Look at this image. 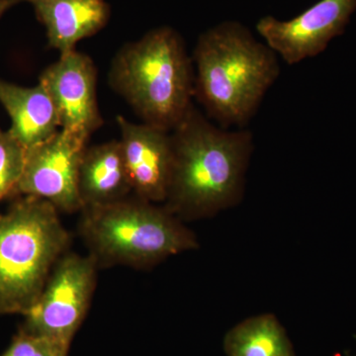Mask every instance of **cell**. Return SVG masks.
Listing matches in <instances>:
<instances>
[{
    "label": "cell",
    "mask_w": 356,
    "mask_h": 356,
    "mask_svg": "<svg viewBox=\"0 0 356 356\" xmlns=\"http://www.w3.org/2000/svg\"><path fill=\"white\" fill-rule=\"evenodd\" d=\"M58 214L34 196L17 199L0 214V315L24 316L69 252L72 238Z\"/></svg>",
    "instance_id": "5b68a950"
},
{
    "label": "cell",
    "mask_w": 356,
    "mask_h": 356,
    "mask_svg": "<svg viewBox=\"0 0 356 356\" xmlns=\"http://www.w3.org/2000/svg\"><path fill=\"white\" fill-rule=\"evenodd\" d=\"M34 7L40 22L46 28L50 48L60 55L76 50L81 40L97 34L110 18L105 0H24Z\"/></svg>",
    "instance_id": "8fae6325"
},
{
    "label": "cell",
    "mask_w": 356,
    "mask_h": 356,
    "mask_svg": "<svg viewBox=\"0 0 356 356\" xmlns=\"http://www.w3.org/2000/svg\"><path fill=\"white\" fill-rule=\"evenodd\" d=\"M22 1H24V0H0V17H1L7 10H9L11 7Z\"/></svg>",
    "instance_id": "e0dca14e"
},
{
    "label": "cell",
    "mask_w": 356,
    "mask_h": 356,
    "mask_svg": "<svg viewBox=\"0 0 356 356\" xmlns=\"http://www.w3.org/2000/svg\"><path fill=\"white\" fill-rule=\"evenodd\" d=\"M97 70L86 54L76 50L60 55L39 77L57 110L60 130L86 142L103 125L98 108Z\"/></svg>",
    "instance_id": "9c48e42d"
},
{
    "label": "cell",
    "mask_w": 356,
    "mask_h": 356,
    "mask_svg": "<svg viewBox=\"0 0 356 356\" xmlns=\"http://www.w3.org/2000/svg\"><path fill=\"white\" fill-rule=\"evenodd\" d=\"M27 149L10 133L0 130V202L17 195Z\"/></svg>",
    "instance_id": "9a60e30c"
},
{
    "label": "cell",
    "mask_w": 356,
    "mask_h": 356,
    "mask_svg": "<svg viewBox=\"0 0 356 356\" xmlns=\"http://www.w3.org/2000/svg\"><path fill=\"white\" fill-rule=\"evenodd\" d=\"M228 356H295L284 327L271 314L254 316L232 327L224 337Z\"/></svg>",
    "instance_id": "5bb4252c"
},
{
    "label": "cell",
    "mask_w": 356,
    "mask_h": 356,
    "mask_svg": "<svg viewBox=\"0 0 356 356\" xmlns=\"http://www.w3.org/2000/svg\"><path fill=\"white\" fill-rule=\"evenodd\" d=\"M97 269L90 255L65 252L54 266L39 298L25 314L21 329L44 337L67 355L88 315Z\"/></svg>",
    "instance_id": "8992f818"
},
{
    "label": "cell",
    "mask_w": 356,
    "mask_h": 356,
    "mask_svg": "<svg viewBox=\"0 0 356 356\" xmlns=\"http://www.w3.org/2000/svg\"><path fill=\"white\" fill-rule=\"evenodd\" d=\"M0 103L13 122L8 132L27 151L60 130L57 110L42 84L24 88L0 79Z\"/></svg>",
    "instance_id": "4fadbf2b"
},
{
    "label": "cell",
    "mask_w": 356,
    "mask_h": 356,
    "mask_svg": "<svg viewBox=\"0 0 356 356\" xmlns=\"http://www.w3.org/2000/svg\"><path fill=\"white\" fill-rule=\"evenodd\" d=\"M133 193L119 140L86 147L79 175L83 208L108 205ZM81 209V210H83Z\"/></svg>",
    "instance_id": "7c38bea8"
},
{
    "label": "cell",
    "mask_w": 356,
    "mask_h": 356,
    "mask_svg": "<svg viewBox=\"0 0 356 356\" xmlns=\"http://www.w3.org/2000/svg\"><path fill=\"white\" fill-rule=\"evenodd\" d=\"M355 10L356 0H320L291 20L266 16L257 31L287 65H296L324 51L343 34Z\"/></svg>",
    "instance_id": "ba28073f"
},
{
    "label": "cell",
    "mask_w": 356,
    "mask_h": 356,
    "mask_svg": "<svg viewBox=\"0 0 356 356\" xmlns=\"http://www.w3.org/2000/svg\"><path fill=\"white\" fill-rule=\"evenodd\" d=\"M117 123L134 195L152 203H165L173 161L170 131L131 123L122 116L117 117Z\"/></svg>",
    "instance_id": "30bf717a"
},
{
    "label": "cell",
    "mask_w": 356,
    "mask_h": 356,
    "mask_svg": "<svg viewBox=\"0 0 356 356\" xmlns=\"http://www.w3.org/2000/svg\"><path fill=\"white\" fill-rule=\"evenodd\" d=\"M194 96L222 128H243L280 74L278 56L247 27L227 21L199 37Z\"/></svg>",
    "instance_id": "7a4b0ae2"
},
{
    "label": "cell",
    "mask_w": 356,
    "mask_h": 356,
    "mask_svg": "<svg viewBox=\"0 0 356 356\" xmlns=\"http://www.w3.org/2000/svg\"><path fill=\"white\" fill-rule=\"evenodd\" d=\"M170 135L166 209L182 221L212 216L238 202L254 149L252 133L217 127L192 105Z\"/></svg>",
    "instance_id": "6da1fadb"
},
{
    "label": "cell",
    "mask_w": 356,
    "mask_h": 356,
    "mask_svg": "<svg viewBox=\"0 0 356 356\" xmlns=\"http://www.w3.org/2000/svg\"><path fill=\"white\" fill-rule=\"evenodd\" d=\"M109 84L145 124L172 131L193 103V60L172 28H156L115 56Z\"/></svg>",
    "instance_id": "3957f363"
},
{
    "label": "cell",
    "mask_w": 356,
    "mask_h": 356,
    "mask_svg": "<svg viewBox=\"0 0 356 356\" xmlns=\"http://www.w3.org/2000/svg\"><path fill=\"white\" fill-rule=\"evenodd\" d=\"M2 356H67L50 341L21 329Z\"/></svg>",
    "instance_id": "2e32d148"
},
{
    "label": "cell",
    "mask_w": 356,
    "mask_h": 356,
    "mask_svg": "<svg viewBox=\"0 0 356 356\" xmlns=\"http://www.w3.org/2000/svg\"><path fill=\"white\" fill-rule=\"evenodd\" d=\"M86 147V140L60 130L28 149L17 195L44 199L60 213L81 212L79 175Z\"/></svg>",
    "instance_id": "52a82bcc"
},
{
    "label": "cell",
    "mask_w": 356,
    "mask_h": 356,
    "mask_svg": "<svg viewBox=\"0 0 356 356\" xmlns=\"http://www.w3.org/2000/svg\"><path fill=\"white\" fill-rule=\"evenodd\" d=\"M79 236L98 268H149L198 248L197 238L165 206L128 196L81 211Z\"/></svg>",
    "instance_id": "277c9868"
}]
</instances>
